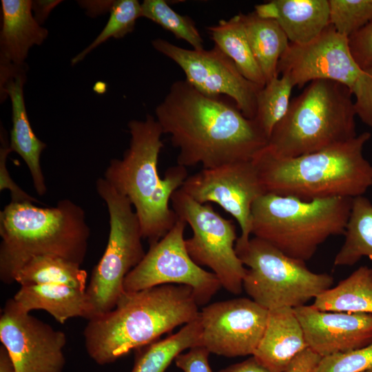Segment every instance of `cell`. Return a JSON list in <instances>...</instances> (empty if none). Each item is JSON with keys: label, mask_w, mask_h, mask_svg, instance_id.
Here are the masks:
<instances>
[{"label": "cell", "mask_w": 372, "mask_h": 372, "mask_svg": "<svg viewBox=\"0 0 372 372\" xmlns=\"http://www.w3.org/2000/svg\"><path fill=\"white\" fill-rule=\"evenodd\" d=\"M163 134L178 149L177 165L203 169L252 161L268 138L234 103L206 96L185 79L174 81L155 109Z\"/></svg>", "instance_id": "obj_1"}, {"label": "cell", "mask_w": 372, "mask_h": 372, "mask_svg": "<svg viewBox=\"0 0 372 372\" xmlns=\"http://www.w3.org/2000/svg\"><path fill=\"white\" fill-rule=\"evenodd\" d=\"M198 307L193 289L183 285L124 292L112 310L88 320L83 331L85 349L96 364L112 363L193 321Z\"/></svg>", "instance_id": "obj_2"}, {"label": "cell", "mask_w": 372, "mask_h": 372, "mask_svg": "<svg viewBox=\"0 0 372 372\" xmlns=\"http://www.w3.org/2000/svg\"><path fill=\"white\" fill-rule=\"evenodd\" d=\"M129 147L122 158H112L104 178L132 204L138 218L143 239L149 245L161 239L178 218L169 201L188 177L185 167H169L163 178L158 174V157L163 143L162 128L147 114L143 121L131 120Z\"/></svg>", "instance_id": "obj_3"}, {"label": "cell", "mask_w": 372, "mask_h": 372, "mask_svg": "<svg viewBox=\"0 0 372 372\" xmlns=\"http://www.w3.org/2000/svg\"><path fill=\"white\" fill-rule=\"evenodd\" d=\"M368 132L324 149L282 158L266 147L252 160L266 193L303 200L335 197L353 198L372 186V165L363 149Z\"/></svg>", "instance_id": "obj_4"}, {"label": "cell", "mask_w": 372, "mask_h": 372, "mask_svg": "<svg viewBox=\"0 0 372 372\" xmlns=\"http://www.w3.org/2000/svg\"><path fill=\"white\" fill-rule=\"evenodd\" d=\"M90 229L83 208L70 199L50 207L10 202L0 212V278L6 284L31 258L56 256L80 265Z\"/></svg>", "instance_id": "obj_5"}, {"label": "cell", "mask_w": 372, "mask_h": 372, "mask_svg": "<svg viewBox=\"0 0 372 372\" xmlns=\"http://www.w3.org/2000/svg\"><path fill=\"white\" fill-rule=\"evenodd\" d=\"M351 90L331 80H315L293 98L266 147L273 154L293 158L347 141L358 134Z\"/></svg>", "instance_id": "obj_6"}, {"label": "cell", "mask_w": 372, "mask_h": 372, "mask_svg": "<svg viewBox=\"0 0 372 372\" xmlns=\"http://www.w3.org/2000/svg\"><path fill=\"white\" fill-rule=\"evenodd\" d=\"M353 198L303 200L266 193L251 207V234L306 262L329 238L344 235Z\"/></svg>", "instance_id": "obj_7"}, {"label": "cell", "mask_w": 372, "mask_h": 372, "mask_svg": "<svg viewBox=\"0 0 372 372\" xmlns=\"http://www.w3.org/2000/svg\"><path fill=\"white\" fill-rule=\"evenodd\" d=\"M236 251L248 267L243 289L268 311L306 305L333 284L331 274L313 272L304 261L291 258L256 237Z\"/></svg>", "instance_id": "obj_8"}, {"label": "cell", "mask_w": 372, "mask_h": 372, "mask_svg": "<svg viewBox=\"0 0 372 372\" xmlns=\"http://www.w3.org/2000/svg\"><path fill=\"white\" fill-rule=\"evenodd\" d=\"M96 189L107 205L110 233L104 253L94 267L85 290L91 319L115 307L125 292V277L145 255L139 220L128 199L104 178L96 180Z\"/></svg>", "instance_id": "obj_9"}, {"label": "cell", "mask_w": 372, "mask_h": 372, "mask_svg": "<svg viewBox=\"0 0 372 372\" xmlns=\"http://www.w3.org/2000/svg\"><path fill=\"white\" fill-rule=\"evenodd\" d=\"M171 203L178 218L192 229V236L185 240L191 258L198 265L211 269L228 292L241 293L247 268L235 249L238 237L234 222L223 218L210 204L197 202L181 188L173 194Z\"/></svg>", "instance_id": "obj_10"}, {"label": "cell", "mask_w": 372, "mask_h": 372, "mask_svg": "<svg viewBox=\"0 0 372 372\" xmlns=\"http://www.w3.org/2000/svg\"><path fill=\"white\" fill-rule=\"evenodd\" d=\"M187 223L178 219L158 241L149 245L142 260L125 278V292L161 285L191 287L198 306L209 302L222 285L216 276L198 265L189 255L184 238Z\"/></svg>", "instance_id": "obj_11"}, {"label": "cell", "mask_w": 372, "mask_h": 372, "mask_svg": "<svg viewBox=\"0 0 372 372\" xmlns=\"http://www.w3.org/2000/svg\"><path fill=\"white\" fill-rule=\"evenodd\" d=\"M152 45L175 62L184 72L185 80L198 92L211 97L225 95L247 118H254L257 96L262 87L247 80L217 46L208 50H189L160 38Z\"/></svg>", "instance_id": "obj_12"}, {"label": "cell", "mask_w": 372, "mask_h": 372, "mask_svg": "<svg viewBox=\"0 0 372 372\" xmlns=\"http://www.w3.org/2000/svg\"><path fill=\"white\" fill-rule=\"evenodd\" d=\"M180 188L201 204H218L237 220L241 234L236 242V251L248 244L252 205L266 194L253 161L202 169L188 176Z\"/></svg>", "instance_id": "obj_13"}, {"label": "cell", "mask_w": 372, "mask_h": 372, "mask_svg": "<svg viewBox=\"0 0 372 372\" xmlns=\"http://www.w3.org/2000/svg\"><path fill=\"white\" fill-rule=\"evenodd\" d=\"M0 340L16 372H63L65 334L23 310L13 298L1 312Z\"/></svg>", "instance_id": "obj_14"}, {"label": "cell", "mask_w": 372, "mask_h": 372, "mask_svg": "<svg viewBox=\"0 0 372 372\" xmlns=\"http://www.w3.org/2000/svg\"><path fill=\"white\" fill-rule=\"evenodd\" d=\"M362 72L351 53L349 38L331 24L307 43H289L278 64V75L288 76L299 88L315 80H331L352 92Z\"/></svg>", "instance_id": "obj_15"}, {"label": "cell", "mask_w": 372, "mask_h": 372, "mask_svg": "<svg viewBox=\"0 0 372 372\" xmlns=\"http://www.w3.org/2000/svg\"><path fill=\"white\" fill-rule=\"evenodd\" d=\"M269 311L253 300L216 302L199 311L200 344L227 358L253 355L263 335Z\"/></svg>", "instance_id": "obj_16"}, {"label": "cell", "mask_w": 372, "mask_h": 372, "mask_svg": "<svg viewBox=\"0 0 372 372\" xmlns=\"http://www.w3.org/2000/svg\"><path fill=\"white\" fill-rule=\"evenodd\" d=\"M308 348L322 358L372 344V314L320 311L312 305L293 308Z\"/></svg>", "instance_id": "obj_17"}, {"label": "cell", "mask_w": 372, "mask_h": 372, "mask_svg": "<svg viewBox=\"0 0 372 372\" xmlns=\"http://www.w3.org/2000/svg\"><path fill=\"white\" fill-rule=\"evenodd\" d=\"M0 91L19 74L25 73V60L33 45H41L48 31L34 18L30 0H1Z\"/></svg>", "instance_id": "obj_18"}, {"label": "cell", "mask_w": 372, "mask_h": 372, "mask_svg": "<svg viewBox=\"0 0 372 372\" xmlns=\"http://www.w3.org/2000/svg\"><path fill=\"white\" fill-rule=\"evenodd\" d=\"M307 348L294 309L282 307L269 311L263 335L253 355L273 372H285Z\"/></svg>", "instance_id": "obj_19"}, {"label": "cell", "mask_w": 372, "mask_h": 372, "mask_svg": "<svg viewBox=\"0 0 372 372\" xmlns=\"http://www.w3.org/2000/svg\"><path fill=\"white\" fill-rule=\"evenodd\" d=\"M25 73L19 74L10 80L1 92V101L8 96L12 105V127L10 131V147L24 161L30 171L34 187L39 196L47 192L45 178L40 164V157L46 144L34 133L26 111L23 86Z\"/></svg>", "instance_id": "obj_20"}, {"label": "cell", "mask_w": 372, "mask_h": 372, "mask_svg": "<svg viewBox=\"0 0 372 372\" xmlns=\"http://www.w3.org/2000/svg\"><path fill=\"white\" fill-rule=\"evenodd\" d=\"M12 298L25 311H46L61 324L75 317H82L87 320L92 318V310L85 291L68 285L21 286Z\"/></svg>", "instance_id": "obj_21"}, {"label": "cell", "mask_w": 372, "mask_h": 372, "mask_svg": "<svg viewBox=\"0 0 372 372\" xmlns=\"http://www.w3.org/2000/svg\"><path fill=\"white\" fill-rule=\"evenodd\" d=\"M269 3L271 17L278 22L291 43H307L330 24L329 0H273Z\"/></svg>", "instance_id": "obj_22"}, {"label": "cell", "mask_w": 372, "mask_h": 372, "mask_svg": "<svg viewBox=\"0 0 372 372\" xmlns=\"http://www.w3.org/2000/svg\"><path fill=\"white\" fill-rule=\"evenodd\" d=\"M240 16L251 51L267 83L279 76L278 61L289 41L275 19L262 17L255 11L240 13Z\"/></svg>", "instance_id": "obj_23"}, {"label": "cell", "mask_w": 372, "mask_h": 372, "mask_svg": "<svg viewBox=\"0 0 372 372\" xmlns=\"http://www.w3.org/2000/svg\"><path fill=\"white\" fill-rule=\"evenodd\" d=\"M320 311L372 314V268L361 266L311 304Z\"/></svg>", "instance_id": "obj_24"}, {"label": "cell", "mask_w": 372, "mask_h": 372, "mask_svg": "<svg viewBox=\"0 0 372 372\" xmlns=\"http://www.w3.org/2000/svg\"><path fill=\"white\" fill-rule=\"evenodd\" d=\"M207 30L211 39L251 82L263 87L266 80L249 45L240 14L228 20H221Z\"/></svg>", "instance_id": "obj_25"}, {"label": "cell", "mask_w": 372, "mask_h": 372, "mask_svg": "<svg viewBox=\"0 0 372 372\" xmlns=\"http://www.w3.org/2000/svg\"><path fill=\"white\" fill-rule=\"evenodd\" d=\"M201 333L198 316L174 334L138 348L131 372H165L178 355L201 344Z\"/></svg>", "instance_id": "obj_26"}, {"label": "cell", "mask_w": 372, "mask_h": 372, "mask_svg": "<svg viewBox=\"0 0 372 372\" xmlns=\"http://www.w3.org/2000/svg\"><path fill=\"white\" fill-rule=\"evenodd\" d=\"M87 273L81 265L52 255L36 256L17 272L14 282L21 286L59 284L85 291Z\"/></svg>", "instance_id": "obj_27"}, {"label": "cell", "mask_w": 372, "mask_h": 372, "mask_svg": "<svg viewBox=\"0 0 372 372\" xmlns=\"http://www.w3.org/2000/svg\"><path fill=\"white\" fill-rule=\"evenodd\" d=\"M344 236L335 266H352L363 257L372 260V203L363 195L352 200Z\"/></svg>", "instance_id": "obj_28"}, {"label": "cell", "mask_w": 372, "mask_h": 372, "mask_svg": "<svg viewBox=\"0 0 372 372\" xmlns=\"http://www.w3.org/2000/svg\"><path fill=\"white\" fill-rule=\"evenodd\" d=\"M293 87L289 78L281 75L268 81L258 92L254 120L268 140L288 110Z\"/></svg>", "instance_id": "obj_29"}, {"label": "cell", "mask_w": 372, "mask_h": 372, "mask_svg": "<svg viewBox=\"0 0 372 372\" xmlns=\"http://www.w3.org/2000/svg\"><path fill=\"white\" fill-rule=\"evenodd\" d=\"M141 17L147 18L172 32L177 39L187 41L192 49H204L203 39L194 22L189 17L174 11L164 0H144Z\"/></svg>", "instance_id": "obj_30"}, {"label": "cell", "mask_w": 372, "mask_h": 372, "mask_svg": "<svg viewBox=\"0 0 372 372\" xmlns=\"http://www.w3.org/2000/svg\"><path fill=\"white\" fill-rule=\"evenodd\" d=\"M110 12L109 20L103 29L87 47L72 58V65L82 61L109 39H120L132 32L137 19L141 17V3L137 0L114 1Z\"/></svg>", "instance_id": "obj_31"}, {"label": "cell", "mask_w": 372, "mask_h": 372, "mask_svg": "<svg viewBox=\"0 0 372 372\" xmlns=\"http://www.w3.org/2000/svg\"><path fill=\"white\" fill-rule=\"evenodd\" d=\"M330 24L349 38L372 21V0H329Z\"/></svg>", "instance_id": "obj_32"}, {"label": "cell", "mask_w": 372, "mask_h": 372, "mask_svg": "<svg viewBox=\"0 0 372 372\" xmlns=\"http://www.w3.org/2000/svg\"><path fill=\"white\" fill-rule=\"evenodd\" d=\"M372 370V344L322 358L316 372H364Z\"/></svg>", "instance_id": "obj_33"}, {"label": "cell", "mask_w": 372, "mask_h": 372, "mask_svg": "<svg viewBox=\"0 0 372 372\" xmlns=\"http://www.w3.org/2000/svg\"><path fill=\"white\" fill-rule=\"evenodd\" d=\"M352 94L356 116L362 123L372 127V66L362 70Z\"/></svg>", "instance_id": "obj_34"}, {"label": "cell", "mask_w": 372, "mask_h": 372, "mask_svg": "<svg viewBox=\"0 0 372 372\" xmlns=\"http://www.w3.org/2000/svg\"><path fill=\"white\" fill-rule=\"evenodd\" d=\"M7 134L2 125L1 126V146H0V190L8 189L11 194L12 200L14 203L30 202L39 203L35 198L30 196L19 187L11 178L6 167V160L12 152L10 143L8 141Z\"/></svg>", "instance_id": "obj_35"}, {"label": "cell", "mask_w": 372, "mask_h": 372, "mask_svg": "<svg viewBox=\"0 0 372 372\" xmlns=\"http://www.w3.org/2000/svg\"><path fill=\"white\" fill-rule=\"evenodd\" d=\"M351 53L363 70L372 66V21L349 38Z\"/></svg>", "instance_id": "obj_36"}, {"label": "cell", "mask_w": 372, "mask_h": 372, "mask_svg": "<svg viewBox=\"0 0 372 372\" xmlns=\"http://www.w3.org/2000/svg\"><path fill=\"white\" fill-rule=\"evenodd\" d=\"M210 353L205 347L198 344L178 355L174 362L183 372H212L209 364Z\"/></svg>", "instance_id": "obj_37"}, {"label": "cell", "mask_w": 372, "mask_h": 372, "mask_svg": "<svg viewBox=\"0 0 372 372\" xmlns=\"http://www.w3.org/2000/svg\"><path fill=\"white\" fill-rule=\"evenodd\" d=\"M322 357L309 348L298 354L285 372H316Z\"/></svg>", "instance_id": "obj_38"}, {"label": "cell", "mask_w": 372, "mask_h": 372, "mask_svg": "<svg viewBox=\"0 0 372 372\" xmlns=\"http://www.w3.org/2000/svg\"><path fill=\"white\" fill-rule=\"evenodd\" d=\"M218 372H273L254 355L220 370Z\"/></svg>", "instance_id": "obj_39"}, {"label": "cell", "mask_w": 372, "mask_h": 372, "mask_svg": "<svg viewBox=\"0 0 372 372\" xmlns=\"http://www.w3.org/2000/svg\"><path fill=\"white\" fill-rule=\"evenodd\" d=\"M62 1H32V10L34 18L42 25L51 11Z\"/></svg>", "instance_id": "obj_40"}, {"label": "cell", "mask_w": 372, "mask_h": 372, "mask_svg": "<svg viewBox=\"0 0 372 372\" xmlns=\"http://www.w3.org/2000/svg\"><path fill=\"white\" fill-rule=\"evenodd\" d=\"M0 372H16L10 353L3 345L0 347Z\"/></svg>", "instance_id": "obj_41"}, {"label": "cell", "mask_w": 372, "mask_h": 372, "mask_svg": "<svg viewBox=\"0 0 372 372\" xmlns=\"http://www.w3.org/2000/svg\"><path fill=\"white\" fill-rule=\"evenodd\" d=\"M364 372H372V370L366 371H364Z\"/></svg>", "instance_id": "obj_42"}]
</instances>
